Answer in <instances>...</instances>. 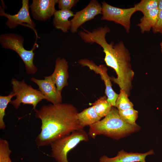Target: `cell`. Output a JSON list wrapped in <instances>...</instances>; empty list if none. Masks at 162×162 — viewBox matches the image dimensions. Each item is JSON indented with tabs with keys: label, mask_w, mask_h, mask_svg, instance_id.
Here are the masks:
<instances>
[{
	"label": "cell",
	"mask_w": 162,
	"mask_h": 162,
	"mask_svg": "<svg viewBox=\"0 0 162 162\" xmlns=\"http://www.w3.org/2000/svg\"><path fill=\"white\" fill-rule=\"evenodd\" d=\"M35 112V117L41 122L40 132L35 140L38 147L50 145L73 131L84 129L78 121L77 109L71 104L44 105Z\"/></svg>",
	"instance_id": "1"
},
{
	"label": "cell",
	"mask_w": 162,
	"mask_h": 162,
	"mask_svg": "<svg viewBox=\"0 0 162 162\" xmlns=\"http://www.w3.org/2000/svg\"><path fill=\"white\" fill-rule=\"evenodd\" d=\"M110 31L107 26L94 29L88 32L86 41L90 44L96 43L103 48L105 54V62L107 65L114 70L117 75L116 78L111 77V80L118 85L129 97L134 75L130 64V54L122 41L115 44L113 42H107L105 37Z\"/></svg>",
	"instance_id": "2"
},
{
	"label": "cell",
	"mask_w": 162,
	"mask_h": 162,
	"mask_svg": "<svg viewBox=\"0 0 162 162\" xmlns=\"http://www.w3.org/2000/svg\"><path fill=\"white\" fill-rule=\"evenodd\" d=\"M115 107L112 106L103 119L89 126L88 134L90 136L94 138L103 135L117 140L140 130V127L137 124L132 125L124 121Z\"/></svg>",
	"instance_id": "3"
},
{
	"label": "cell",
	"mask_w": 162,
	"mask_h": 162,
	"mask_svg": "<svg viewBox=\"0 0 162 162\" xmlns=\"http://www.w3.org/2000/svg\"><path fill=\"white\" fill-rule=\"evenodd\" d=\"M24 41L22 36L14 33L3 34L0 37V42L2 47L16 52L24 62L27 73L34 74L38 71V68L33 63L35 54L33 51L38 45L35 41L32 48L27 50L23 46Z\"/></svg>",
	"instance_id": "4"
},
{
	"label": "cell",
	"mask_w": 162,
	"mask_h": 162,
	"mask_svg": "<svg viewBox=\"0 0 162 162\" xmlns=\"http://www.w3.org/2000/svg\"><path fill=\"white\" fill-rule=\"evenodd\" d=\"M12 89L11 93L14 94L16 98L11 100L10 104L16 109H18L21 104H29L33 106L34 111L38 104L45 98L38 90L34 88L30 85L25 83L24 80L19 81L12 78L11 81Z\"/></svg>",
	"instance_id": "5"
},
{
	"label": "cell",
	"mask_w": 162,
	"mask_h": 162,
	"mask_svg": "<svg viewBox=\"0 0 162 162\" xmlns=\"http://www.w3.org/2000/svg\"><path fill=\"white\" fill-rule=\"evenodd\" d=\"M88 135L84 129H81L54 141L50 145L51 156L57 162H69L68 154L80 142L88 141Z\"/></svg>",
	"instance_id": "6"
},
{
	"label": "cell",
	"mask_w": 162,
	"mask_h": 162,
	"mask_svg": "<svg viewBox=\"0 0 162 162\" xmlns=\"http://www.w3.org/2000/svg\"><path fill=\"white\" fill-rule=\"evenodd\" d=\"M101 19L113 21L123 26L127 33L130 32V19L133 14L137 11L136 8H121L112 6L105 2H102Z\"/></svg>",
	"instance_id": "7"
},
{
	"label": "cell",
	"mask_w": 162,
	"mask_h": 162,
	"mask_svg": "<svg viewBox=\"0 0 162 162\" xmlns=\"http://www.w3.org/2000/svg\"><path fill=\"white\" fill-rule=\"evenodd\" d=\"M28 2V0H22L21 8L17 14L14 15L5 13L4 9L0 6V16L7 18L8 20L6 24L10 28H14L19 25H22L31 28L35 34L36 40H37V39L39 38L35 28V24L30 15Z\"/></svg>",
	"instance_id": "8"
},
{
	"label": "cell",
	"mask_w": 162,
	"mask_h": 162,
	"mask_svg": "<svg viewBox=\"0 0 162 162\" xmlns=\"http://www.w3.org/2000/svg\"><path fill=\"white\" fill-rule=\"evenodd\" d=\"M78 62L81 65L88 67L91 70L100 75L105 86V93L107 100L112 106L116 107V101L118 94L116 93L112 88L111 77L107 73L106 67L104 65H97L92 61L86 58L81 59Z\"/></svg>",
	"instance_id": "9"
},
{
	"label": "cell",
	"mask_w": 162,
	"mask_h": 162,
	"mask_svg": "<svg viewBox=\"0 0 162 162\" xmlns=\"http://www.w3.org/2000/svg\"><path fill=\"white\" fill-rule=\"evenodd\" d=\"M102 6L96 0H92L82 10L74 14L70 20V31L72 33L77 32L79 27L85 22L94 19L98 15L102 14Z\"/></svg>",
	"instance_id": "10"
},
{
	"label": "cell",
	"mask_w": 162,
	"mask_h": 162,
	"mask_svg": "<svg viewBox=\"0 0 162 162\" xmlns=\"http://www.w3.org/2000/svg\"><path fill=\"white\" fill-rule=\"evenodd\" d=\"M44 78L43 80H39L32 77L31 80L38 85V90L44 96L47 101L53 104L62 103V94L58 92L51 75Z\"/></svg>",
	"instance_id": "11"
},
{
	"label": "cell",
	"mask_w": 162,
	"mask_h": 162,
	"mask_svg": "<svg viewBox=\"0 0 162 162\" xmlns=\"http://www.w3.org/2000/svg\"><path fill=\"white\" fill-rule=\"evenodd\" d=\"M58 0H33L30 7L33 18L40 21H46L54 15L55 5Z\"/></svg>",
	"instance_id": "12"
},
{
	"label": "cell",
	"mask_w": 162,
	"mask_h": 162,
	"mask_svg": "<svg viewBox=\"0 0 162 162\" xmlns=\"http://www.w3.org/2000/svg\"><path fill=\"white\" fill-rule=\"evenodd\" d=\"M68 62L65 59L60 57L56 58L55 69L51 75L58 92L61 94L63 88L68 85Z\"/></svg>",
	"instance_id": "13"
},
{
	"label": "cell",
	"mask_w": 162,
	"mask_h": 162,
	"mask_svg": "<svg viewBox=\"0 0 162 162\" xmlns=\"http://www.w3.org/2000/svg\"><path fill=\"white\" fill-rule=\"evenodd\" d=\"M154 153L153 150L143 153H128L122 150L118 152L117 155L113 158H110L103 155L100 158L99 162H146V157Z\"/></svg>",
	"instance_id": "14"
},
{
	"label": "cell",
	"mask_w": 162,
	"mask_h": 162,
	"mask_svg": "<svg viewBox=\"0 0 162 162\" xmlns=\"http://www.w3.org/2000/svg\"><path fill=\"white\" fill-rule=\"evenodd\" d=\"M74 14L71 10H60L55 13L53 23L56 28L67 33L70 29L71 21L69 18L74 16Z\"/></svg>",
	"instance_id": "15"
},
{
	"label": "cell",
	"mask_w": 162,
	"mask_h": 162,
	"mask_svg": "<svg viewBox=\"0 0 162 162\" xmlns=\"http://www.w3.org/2000/svg\"><path fill=\"white\" fill-rule=\"evenodd\" d=\"M159 10L158 8L152 10L144 14L140 19V23L137 26H139L141 33L150 31L157 22Z\"/></svg>",
	"instance_id": "16"
},
{
	"label": "cell",
	"mask_w": 162,
	"mask_h": 162,
	"mask_svg": "<svg viewBox=\"0 0 162 162\" xmlns=\"http://www.w3.org/2000/svg\"><path fill=\"white\" fill-rule=\"evenodd\" d=\"M77 116L79 124L83 129L85 126L92 125L101 119L95 112L93 106L78 112Z\"/></svg>",
	"instance_id": "17"
},
{
	"label": "cell",
	"mask_w": 162,
	"mask_h": 162,
	"mask_svg": "<svg viewBox=\"0 0 162 162\" xmlns=\"http://www.w3.org/2000/svg\"><path fill=\"white\" fill-rule=\"evenodd\" d=\"M92 106L96 112L101 118L108 113L112 106L105 96L100 98L92 104Z\"/></svg>",
	"instance_id": "18"
},
{
	"label": "cell",
	"mask_w": 162,
	"mask_h": 162,
	"mask_svg": "<svg viewBox=\"0 0 162 162\" xmlns=\"http://www.w3.org/2000/svg\"><path fill=\"white\" fill-rule=\"evenodd\" d=\"M128 96L122 90L120 92L116 99V107L118 111L124 110L133 108L134 105L128 98Z\"/></svg>",
	"instance_id": "19"
},
{
	"label": "cell",
	"mask_w": 162,
	"mask_h": 162,
	"mask_svg": "<svg viewBox=\"0 0 162 162\" xmlns=\"http://www.w3.org/2000/svg\"><path fill=\"white\" fill-rule=\"evenodd\" d=\"M15 94L11 93L8 96H0V129L4 130L5 125L4 121L5 115V111L8 104L11 101V99Z\"/></svg>",
	"instance_id": "20"
},
{
	"label": "cell",
	"mask_w": 162,
	"mask_h": 162,
	"mask_svg": "<svg viewBox=\"0 0 162 162\" xmlns=\"http://www.w3.org/2000/svg\"><path fill=\"white\" fill-rule=\"evenodd\" d=\"M159 0H142L135 4L134 7L137 11H140L143 14L153 9L158 8Z\"/></svg>",
	"instance_id": "21"
},
{
	"label": "cell",
	"mask_w": 162,
	"mask_h": 162,
	"mask_svg": "<svg viewBox=\"0 0 162 162\" xmlns=\"http://www.w3.org/2000/svg\"><path fill=\"white\" fill-rule=\"evenodd\" d=\"M118 113L120 117L126 122L132 125L136 124L135 121L138 117V112L133 108L118 111Z\"/></svg>",
	"instance_id": "22"
},
{
	"label": "cell",
	"mask_w": 162,
	"mask_h": 162,
	"mask_svg": "<svg viewBox=\"0 0 162 162\" xmlns=\"http://www.w3.org/2000/svg\"><path fill=\"white\" fill-rule=\"evenodd\" d=\"M11 151L10 149L8 141L0 139V162H10V158Z\"/></svg>",
	"instance_id": "23"
},
{
	"label": "cell",
	"mask_w": 162,
	"mask_h": 162,
	"mask_svg": "<svg viewBox=\"0 0 162 162\" xmlns=\"http://www.w3.org/2000/svg\"><path fill=\"white\" fill-rule=\"evenodd\" d=\"M78 1L77 0H59L58 2V7L60 10H70Z\"/></svg>",
	"instance_id": "24"
},
{
	"label": "cell",
	"mask_w": 162,
	"mask_h": 162,
	"mask_svg": "<svg viewBox=\"0 0 162 162\" xmlns=\"http://www.w3.org/2000/svg\"><path fill=\"white\" fill-rule=\"evenodd\" d=\"M152 30L155 33L162 32V10H159L157 22Z\"/></svg>",
	"instance_id": "25"
},
{
	"label": "cell",
	"mask_w": 162,
	"mask_h": 162,
	"mask_svg": "<svg viewBox=\"0 0 162 162\" xmlns=\"http://www.w3.org/2000/svg\"><path fill=\"white\" fill-rule=\"evenodd\" d=\"M158 8L159 10H162V0H159Z\"/></svg>",
	"instance_id": "26"
},
{
	"label": "cell",
	"mask_w": 162,
	"mask_h": 162,
	"mask_svg": "<svg viewBox=\"0 0 162 162\" xmlns=\"http://www.w3.org/2000/svg\"><path fill=\"white\" fill-rule=\"evenodd\" d=\"M160 46H161V52L162 53V41L161 42V43H160Z\"/></svg>",
	"instance_id": "27"
},
{
	"label": "cell",
	"mask_w": 162,
	"mask_h": 162,
	"mask_svg": "<svg viewBox=\"0 0 162 162\" xmlns=\"http://www.w3.org/2000/svg\"><path fill=\"white\" fill-rule=\"evenodd\" d=\"M10 162H12V161H11V160L10 161Z\"/></svg>",
	"instance_id": "28"
},
{
	"label": "cell",
	"mask_w": 162,
	"mask_h": 162,
	"mask_svg": "<svg viewBox=\"0 0 162 162\" xmlns=\"http://www.w3.org/2000/svg\"><path fill=\"white\" fill-rule=\"evenodd\" d=\"M161 33H162V32Z\"/></svg>",
	"instance_id": "29"
},
{
	"label": "cell",
	"mask_w": 162,
	"mask_h": 162,
	"mask_svg": "<svg viewBox=\"0 0 162 162\" xmlns=\"http://www.w3.org/2000/svg\"></svg>",
	"instance_id": "30"
}]
</instances>
